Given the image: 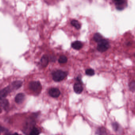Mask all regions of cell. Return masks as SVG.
I'll list each match as a JSON object with an SVG mask.
<instances>
[{"label": "cell", "mask_w": 135, "mask_h": 135, "mask_svg": "<svg viewBox=\"0 0 135 135\" xmlns=\"http://www.w3.org/2000/svg\"><path fill=\"white\" fill-rule=\"evenodd\" d=\"M85 73L86 75L90 76H93L95 74L94 70L92 69H87L86 70Z\"/></svg>", "instance_id": "obj_19"}, {"label": "cell", "mask_w": 135, "mask_h": 135, "mask_svg": "<svg viewBox=\"0 0 135 135\" xmlns=\"http://www.w3.org/2000/svg\"><path fill=\"white\" fill-rule=\"evenodd\" d=\"M130 44H131V43H130V42H128V43L127 44V45H129Z\"/></svg>", "instance_id": "obj_24"}, {"label": "cell", "mask_w": 135, "mask_h": 135, "mask_svg": "<svg viewBox=\"0 0 135 135\" xmlns=\"http://www.w3.org/2000/svg\"><path fill=\"white\" fill-rule=\"evenodd\" d=\"M49 63V58L47 55H44L42 57L41 59V65L43 67H46Z\"/></svg>", "instance_id": "obj_12"}, {"label": "cell", "mask_w": 135, "mask_h": 135, "mask_svg": "<svg viewBox=\"0 0 135 135\" xmlns=\"http://www.w3.org/2000/svg\"><path fill=\"white\" fill-rule=\"evenodd\" d=\"M116 8L119 11L123 10L128 5L127 1L125 0H115L113 1Z\"/></svg>", "instance_id": "obj_4"}, {"label": "cell", "mask_w": 135, "mask_h": 135, "mask_svg": "<svg viewBox=\"0 0 135 135\" xmlns=\"http://www.w3.org/2000/svg\"><path fill=\"white\" fill-rule=\"evenodd\" d=\"M40 134L39 129L36 128L34 127L30 132V135H38Z\"/></svg>", "instance_id": "obj_16"}, {"label": "cell", "mask_w": 135, "mask_h": 135, "mask_svg": "<svg viewBox=\"0 0 135 135\" xmlns=\"http://www.w3.org/2000/svg\"><path fill=\"white\" fill-rule=\"evenodd\" d=\"M71 46L75 50H79L82 48L83 44L80 41H76L72 43Z\"/></svg>", "instance_id": "obj_11"}, {"label": "cell", "mask_w": 135, "mask_h": 135, "mask_svg": "<svg viewBox=\"0 0 135 135\" xmlns=\"http://www.w3.org/2000/svg\"><path fill=\"white\" fill-rule=\"evenodd\" d=\"M2 111V110L1 108L0 107V113H1Z\"/></svg>", "instance_id": "obj_23"}, {"label": "cell", "mask_w": 135, "mask_h": 135, "mask_svg": "<svg viewBox=\"0 0 135 135\" xmlns=\"http://www.w3.org/2000/svg\"><path fill=\"white\" fill-rule=\"evenodd\" d=\"M93 39L94 41L98 43L100 42L101 40H102L103 39L102 36L99 33H97L94 34Z\"/></svg>", "instance_id": "obj_13"}, {"label": "cell", "mask_w": 135, "mask_h": 135, "mask_svg": "<svg viewBox=\"0 0 135 135\" xmlns=\"http://www.w3.org/2000/svg\"><path fill=\"white\" fill-rule=\"evenodd\" d=\"M4 131V129L2 127L0 126V134H1V132H3V131Z\"/></svg>", "instance_id": "obj_21"}, {"label": "cell", "mask_w": 135, "mask_h": 135, "mask_svg": "<svg viewBox=\"0 0 135 135\" xmlns=\"http://www.w3.org/2000/svg\"><path fill=\"white\" fill-rule=\"evenodd\" d=\"M112 126L113 128L114 131H118L119 128V125L117 122H114V123H113Z\"/></svg>", "instance_id": "obj_20"}, {"label": "cell", "mask_w": 135, "mask_h": 135, "mask_svg": "<svg viewBox=\"0 0 135 135\" xmlns=\"http://www.w3.org/2000/svg\"><path fill=\"white\" fill-rule=\"evenodd\" d=\"M29 88L33 92L39 94L42 90V86L40 82L32 81L29 83Z\"/></svg>", "instance_id": "obj_3"}, {"label": "cell", "mask_w": 135, "mask_h": 135, "mask_svg": "<svg viewBox=\"0 0 135 135\" xmlns=\"http://www.w3.org/2000/svg\"><path fill=\"white\" fill-rule=\"evenodd\" d=\"M59 62L60 63H65L67 62V57L65 55H62L60 56L59 59Z\"/></svg>", "instance_id": "obj_17"}, {"label": "cell", "mask_w": 135, "mask_h": 135, "mask_svg": "<svg viewBox=\"0 0 135 135\" xmlns=\"http://www.w3.org/2000/svg\"><path fill=\"white\" fill-rule=\"evenodd\" d=\"M110 47L109 42L107 40L103 39L98 43L97 50L101 52H104L106 51Z\"/></svg>", "instance_id": "obj_2"}, {"label": "cell", "mask_w": 135, "mask_h": 135, "mask_svg": "<svg viewBox=\"0 0 135 135\" xmlns=\"http://www.w3.org/2000/svg\"><path fill=\"white\" fill-rule=\"evenodd\" d=\"M67 75V73L60 70L54 71L52 73L53 80L55 82H60L64 80Z\"/></svg>", "instance_id": "obj_1"}, {"label": "cell", "mask_w": 135, "mask_h": 135, "mask_svg": "<svg viewBox=\"0 0 135 135\" xmlns=\"http://www.w3.org/2000/svg\"><path fill=\"white\" fill-rule=\"evenodd\" d=\"M12 135H20L19 134H17V133H15L14 134H13Z\"/></svg>", "instance_id": "obj_22"}, {"label": "cell", "mask_w": 135, "mask_h": 135, "mask_svg": "<svg viewBox=\"0 0 135 135\" xmlns=\"http://www.w3.org/2000/svg\"><path fill=\"white\" fill-rule=\"evenodd\" d=\"M74 90L76 93L79 94L82 92L83 87L80 82H77L74 85Z\"/></svg>", "instance_id": "obj_7"}, {"label": "cell", "mask_w": 135, "mask_h": 135, "mask_svg": "<svg viewBox=\"0 0 135 135\" xmlns=\"http://www.w3.org/2000/svg\"><path fill=\"white\" fill-rule=\"evenodd\" d=\"M23 82L21 81H16L12 82L11 84L13 90L20 89L22 86Z\"/></svg>", "instance_id": "obj_9"}, {"label": "cell", "mask_w": 135, "mask_h": 135, "mask_svg": "<svg viewBox=\"0 0 135 135\" xmlns=\"http://www.w3.org/2000/svg\"><path fill=\"white\" fill-rule=\"evenodd\" d=\"M97 134L98 135H106V130L104 127H100L98 128L97 132Z\"/></svg>", "instance_id": "obj_14"}, {"label": "cell", "mask_w": 135, "mask_h": 135, "mask_svg": "<svg viewBox=\"0 0 135 135\" xmlns=\"http://www.w3.org/2000/svg\"><path fill=\"white\" fill-rule=\"evenodd\" d=\"M13 90L11 85L1 90H0V97L5 98L7 95Z\"/></svg>", "instance_id": "obj_5"}, {"label": "cell", "mask_w": 135, "mask_h": 135, "mask_svg": "<svg viewBox=\"0 0 135 135\" xmlns=\"http://www.w3.org/2000/svg\"><path fill=\"white\" fill-rule=\"evenodd\" d=\"M129 87L130 90L132 92L135 91V81H132L129 84Z\"/></svg>", "instance_id": "obj_18"}, {"label": "cell", "mask_w": 135, "mask_h": 135, "mask_svg": "<svg viewBox=\"0 0 135 135\" xmlns=\"http://www.w3.org/2000/svg\"><path fill=\"white\" fill-rule=\"evenodd\" d=\"M5 135H11L10 134H6Z\"/></svg>", "instance_id": "obj_25"}, {"label": "cell", "mask_w": 135, "mask_h": 135, "mask_svg": "<svg viewBox=\"0 0 135 135\" xmlns=\"http://www.w3.org/2000/svg\"><path fill=\"white\" fill-rule=\"evenodd\" d=\"M49 94L53 97H58L61 94V92L57 88H51L49 91Z\"/></svg>", "instance_id": "obj_6"}, {"label": "cell", "mask_w": 135, "mask_h": 135, "mask_svg": "<svg viewBox=\"0 0 135 135\" xmlns=\"http://www.w3.org/2000/svg\"><path fill=\"white\" fill-rule=\"evenodd\" d=\"M0 105L5 109H7L8 108V101L5 98H1L0 97Z\"/></svg>", "instance_id": "obj_10"}, {"label": "cell", "mask_w": 135, "mask_h": 135, "mask_svg": "<svg viewBox=\"0 0 135 135\" xmlns=\"http://www.w3.org/2000/svg\"><path fill=\"white\" fill-rule=\"evenodd\" d=\"M71 24L75 28L77 29H79L81 28V25L79 24L78 21L76 20H72L71 22Z\"/></svg>", "instance_id": "obj_15"}, {"label": "cell", "mask_w": 135, "mask_h": 135, "mask_svg": "<svg viewBox=\"0 0 135 135\" xmlns=\"http://www.w3.org/2000/svg\"><path fill=\"white\" fill-rule=\"evenodd\" d=\"M134 55H135V54H134Z\"/></svg>", "instance_id": "obj_26"}, {"label": "cell", "mask_w": 135, "mask_h": 135, "mask_svg": "<svg viewBox=\"0 0 135 135\" xmlns=\"http://www.w3.org/2000/svg\"><path fill=\"white\" fill-rule=\"evenodd\" d=\"M25 98V96L23 93L18 94L15 97V101L17 104H21L23 102Z\"/></svg>", "instance_id": "obj_8"}]
</instances>
